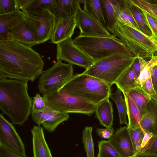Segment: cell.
<instances>
[{
  "mask_svg": "<svg viewBox=\"0 0 157 157\" xmlns=\"http://www.w3.org/2000/svg\"><path fill=\"white\" fill-rule=\"evenodd\" d=\"M44 61L32 48L13 40L0 41V79L33 82L43 71Z\"/></svg>",
  "mask_w": 157,
  "mask_h": 157,
  "instance_id": "obj_1",
  "label": "cell"
},
{
  "mask_svg": "<svg viewBox=\"0 0 157 157\" xmlns=\"http://www.w3.org/2000/svg\"><path fill=\"white\" fill-rule=\"evenodd\" d=\"M33 99L27 82L13 79H0V108L13 125L21 126L31 113Z\"/></svg>",
  "mask_w": 157,
  "mask_h": 157,
  "instance_id": "obj_2",
  "label": "cell"
},
{
  "mask_svg": "<svg viewBox=\"0 0 157 157\" xmlns=\"http://www.w3.org/2000/svg\"><path fill=\"white\" fill-rule=\"evenodd\" d=\"M60 89L96 105L109 98L111 93L106 83L82 73L73 75Z\"/></svg>",
  "mask_w": 157,
  "mask_h": 157,
  "instance_id": "obj_3",
  "label": "cell"
},
{
  "mask_svg": "<svg viewBox=\"0 0 157 157\" xmlns=\"http://www.w3.org/2000/svg\"><path fill=\"white\" fill-rule=\"evenodd\" d=\"M73 40L94 62L115 54L133 56L122 41L113 35L111 37L78 35Z\"/></svg>",
  "mask_w": 157,
  "mask_h": 157,
  "instance_id": "obj_4",
  "label": "cell"
},
{
  "mask_svg": "<svg viewBox=\"0 0 157 157\" xmlns=\"http://www.w3.org/2000/svg\"><path fill=\"white\" fill-rule=\"evenodd\" d=\"M111 33L122 41L133 57L151 58L157 52V45L151 36L131 26L117 22Z\"/></svg>",
  "mask_w": 157,
  "mask_h": 157,
  "instance_id": "obj_5",
  "label": "cell"
},
{
  "mask_svg": "<svg viewBox=\"0 0 157 157\" xmlns=\"http://www.w3.org/2000/svg\"><path fill=\"white\" fill-rule=\"evenodd\" d=\"M137 58L122 54L113 55L94 62L82 73L100 79L111 88Z\"/></svg>",
  "mask_w": 157,
  "mask_h": 157,
  "instance_id": "obj_6",
  "label": "cell"
},
{
  "mask_svg": "<svg viewBox=\"0 0 157 157\" xmlns=\"http://www.w3.org/2000/svg\"><path fill=\"white\" fill-rule=\"evenodd\" d=\"M43 96L48 106L61 112L81 113L89 116L95 113L96 105L62 89Z\"/></svg>",
  "mask_w": 157,
  "mask_h": 157,
  "instance_id": "obj_7",
  "label": "cell"
},
{
  "mask_svg": "<svg viewBox=\"0 0 157 157\" xmlns=\"http://www.w3.org/2000/svg\"><path fill=\"white\" fill-rule=\"evenodd\" d=\"M73 71L72 65L57 61L42 72L37 84L39 92L43 96L60 90L72 78Z\"/></svg>",
  "mask_w": 157,
  "mask_h": 157,
  "instance_id": "obj_8",
  "label": "cell"
},
{
  "mask_svg": "<svg viewBox=\"0 0 157 157\" xmlns=\"http://www.w3.org/2000/svg\"><path fill=\"white\" fill-rule=\"evenodd\" d=\"M25 18L38 44L50 40L55 24L54 14L48 9L37 8L24 12Z\"/></svg>",
  "mask_w": 157,
  "mask_h": 157,
  "instance_id": "obj_9",
  "label": "cell"
},
{
  "mask_svg": "<svg viewBox=\"0 0 157 157\" xmlns=\"http://www.w3.org/2000/svg\"><path fill=\"white\" fill-rule=\"evenodd\" d=\"M57 45V61H64L72 65H75L87 69L94 62L80 49L71 38H69Z\"/></svg>",
  "mask_w": 157,
  "mask_h": 157,
  "instance_id": "obj_10",
  "label": "cell"
},
{
  "mask_svg": "<svg viewBox=\"0 0 157 157\" xmlns=\"http://www.w3.org/2000/svg\"><path fill=\"white\" fill-rule=\"evenodd\" d=\"M0 147L14 154L26 156L24 144L13 124L0 114Z\"/></svg>",
  "mask_w": 157,
  "mask_h": 157,
  "instance_id": "obj_11",
  "label": "cell"
},
{
  "mask_svg": "<svg viewBox=\"0 0 157 157\" xmlns=\"http://www.w3.org/2000/svg\"><path fill=\"white\" fill-rule=\"evenodd\" d=\"M75 17L77 26L80 30L79 36L102 37L113 36L106 28L82 10L80 6L77 11Z\"/></svg>",
  "mask_w": 157,
  "mask_h": 157,
  "instance_id": "obj_12",
  "label": "cell"
},
{
  "mask_svg": "<svg viewBox=\"0 0 157 157\" xmlns=\"http://www.w3.org/2000/svg\"><path fill=\"white\" fill-rule=\"evenodd\" d=\"M54 14L55 24L50 43L57 44L71 38L77 25L75 15L67 17L58 10Z\"/></svg>",
  "mask_w": 157,
  "mask_h": 157,
  "instance_id": "obj_13",
  "label": "cell"
},
{
  "mask_svg": "<svg viewBox=\"0 0 157 157\" xmlns=\"http://www.w3.org/2000/svg\"><path fill=\"white\" fill-rule=\"evenodd\" d=\"M109 141L121 157L135 155L133 146L127 126L117 129Z\"/></svg>",
  "mask_w": 157,
  "mask_h": 157,
  "instance_id": "obj_14",
  "label": "cell"
},
{
  "mask_svg": "<svg viewBox=\"0 0 157 157\" xmlns=\"http://www.w3.org/2000/svg\"><path fill=\"white\" fill-rule=\"evenodd\" d=\"M25 13L20 10L0 14V41L12 40L13 29L25 18Z\"/></svg>",
  "mask_w": 157,
  "mask_h": 157,
  "instance_id": "obj_15",
  "label": "cell"
},
{
  "mask_svg": "<svg viewBox=\"0 0 157 157\" xmlns=\"http://www.w3.org/2000/svg\"><path fill=\"white\" fill-rule=\"evenodd\" d=\"M140 124L145 133L157 135V102L151 98L146 105Z\"/></svg>",
  "mask_w": 157,
  "mask_h": 157,
  "instance_id": "obj_16",
  "label": "cell"
},
{
  "mask_svg": "<svg viewBox=\"0 0 157 157\" xmlns=\"http://www.w3.org/2000/svg\"><path fill=\"white\" fill-rule=\"evenodd\" d=\"M40 116L42 126L46 131L50 133L54 132L61 123L69 118L68 113L55 110L48 105L44 110L40 112Z\"/></svg>",
  "mask_w": 157,
  "mask_h": 157,
  "instance_id": "obj_17",
  "label": "cell"
},
{
  "mask_svg": "<svg viewBox=\"0 0 157 157\" xmlns=\"http://www.w3.org/2000/svg\"><path fill=\"white\" fill-rule=\"evenodd\" d=\"M11 36L12 40L31 48L38 44L36 37L25 18L13 29Z\"/></svg>",
  "mask_w": 157,
  "mask_h": 157,
  "instance_id": "obj_18",
  "label": "cell"
},
{
  "mask_svg": "<svg viewBox=\"0 0 157 157\" xmlns=\"http://www.w3.org/2000/svg\"><path fill=\"white\" fill-rule=\"evenodd\" d=\"M33 157H53L46 141L43 128L34 125L31 129Z\"/></svg>",
  "mask_w": 157,
  "mask_h": 157,
  "instance_id": "obj_19",
  "label": "cell"
},
{
  "mask_svg": "<svg viewBox=\"0 0 157 157\" xmlns=\"http://www.w3.org/2000/svg\"><path fill=\"white\" fill-rule=\"evenodd\" d=\"M95 113L96 117L102 125L106 128L112 126L113 105L109 98L104 99L96 105Z\"/></svg>",
  "mask_w": 157,
  "mask_h": 157,
  "instance_id": "obj_20",
  "label": "cell"
},
{
  "mask_svg": "<svg viewBox=\"0 0 157 157\" xmlns=\"http://www.w3.org/2000/svg\"><path fill=\"white\" fill-rule=\"evenodd\" d=\"M127 7L138 26L139 30L143 33L151 36L152 32L142 9L132 0H125Z\"/></svg>",
  "mask_w": 157,
  "mask_h": 157,
  "instance_id": "obj_21",
  "label": "cell"
},
{
  "mask_svg": "<svg viewBox=\"0 0 157 157\" xmlns=\"http://www.w3.org/2000/svg\"><path fill=\"white\" fill-rule=\"evenodd\" d=\"M81 3L83 10L106 28L101 0H82Z\"/></svg>",
  "mask_w": 157,
  "mask_h": 157,
  "instance_id": "obj_22",
  "label": "cell"
},
{
  "mask_svg": "<svg viewBox=\"0 0 157 157\" xmlns=\"http://www.w3.org/2000/svg\"><path fill=\"white\" fill-rule=\"evenodd\" d=\"M123 94L128 118V128L134 129L140 126V121L141 115L138 107L127 93Z\"/></svg>",
  "mask_w": 157,
  "mask_h": 157,
  "instance_id": "obj_23",
  "label": "cell"
},
{
  "mask_svg": "<svg viewBox=\"0 0 157 157\" xmlns=\"http://www.w3.org/2000/svg\"><path fill=\"white\" fill-rule=\"evenodd\" d=\"M140 62L141 68L140 73L135 82L136 87H142L151 77L153 67L157 65V56H153L149 61L143 58L137 57Z\"/></svg>",
  "mask_w": 157,
  "mask_h": 157,
  "instance_id": "obj_24",
  "label": "cell"
},
{
  "mask_svg": "<svg viewBox=\"0 0 157 157\" xmlns=\"http://www.w3.org/2000/svg\"><path fill=\"white\" fill-rule=\"evenodd\" d=\"M138 78L131 67L120 75L114 84L123 93H127L136 87L135 82Z\"/></svg>",
  "mask_w": 157,
  "mask_h": 157,
  "instance_id": "obj_25",
  "label": "cell"
},
{
  "mask_svg": "<svg viewBox=\"0 0 157 157\" xmlns=\"http://www.w3.org/2000/svg\"><path fill=\"white\" fill-rule=\"evenodd\" d=\"M127 93L137 106L141 116L146 104L151 98L141 87H136Z\"/></svg>",
  "mask_w": 157,
  "mask_h": 157,
  "instance_id": "obj_26",
  "label": "cell"
},
{
  "mask_svg": "<svg viewBox=\"0 0 157 157\" xmlns=\"http://www.w3.org/2000/svg\"><path fill=\"white\" fill-rule=\"evenodd\" d=\"M101 2L106 28L109 32L112 33L117 22L113 0H101Z\"/></svg>",
  "mask_w": 157,
  "mask_h": 157,
  "instance_id": "obj_27",
  "label": "cell"
},
{
  "mask_svg": "<svg viewBox=\"0 0 157 157\" xmlns=\"http://www.w3.org/2000/svg\"><path fill=\"white\" fill-rule=\"evenodd\" d=\"M121 92L117 88L114 93H111L109 98L113 100L116 103L118 111L120 124H126L127 126L126 106L124 99L122 97Z\"/></svg>",
  "mask_w": 157,
  "mask_h": 157,
  "instance_id": "obj_28",
  "label": "cell"
},
{
  "mask_svg": "<svg viewBox=\"0 0 157 157\" xmlns=\"http://www.w3.org/2000/svg\"><path fill=\"white\" fill-rule=\"evenodd\" d=\"M113 1L117 21L134 28L128 18L125 0H113Z\"/></svg>",
  "mask_w": 157,
  "mask_h": 157,
  "instance_id": "obj_29",
  "label": "cell"
},
{
  "mask_svg": "<svg viewBox=\"0 0 157 157\" xmlns=\"http://www.w3.org/2000/svg\"><path fill=\"white\" fill-rule=\"evenodd\" d=\"M81 0H57L58 9L67 17L75 16Z\"/></svg>",
  "mask_w": 157,
  "mask_h": 157,
  "instance_id": "obj_30",
  "label": "cell"
},
{
  "mask_svg": "<svg viewBox=\"0 0 157 157\" xmlns=\"http://www.w3.org/2000/svg\"><path fill=\"white\" fill-rule=\"evenodd\" d=\"M92 127L86 126L82 133V140L87 157H95L94 143L92 136Z\"/></svg>",
  "mask_w": 157,
  "mask_h": 157,
  "instance_id": "obj_31",
  "label": "cell"
},
{
  "mask_svg": "<svg viewBox=\"0 0 157 157\" xmlns=\"http://www.w3.org/2000/svg\"><path fill=\"white\" fill-rule=\"evenodd\" d=\"M97 157H121L109 140L98 141Z\"/></svg>",
  "mask_w": 157,
  "mask_h": 157,
  "instance_id": "obj_32",
  "label": "cell"
},
{
  "mask_svg": "<svg viewBox=\"0 0 157 157\" xmlns=\"http://www.w3.org/2000/svg\"><path fill=\"white\" fill-rule=\"evenodd\" d=\"M128 128L133 146L135 155L140 151L141 144L145 133L140 126L134 129Z\"/></svg>",
  "mask_w": 157,
  "mask_h": 157,
  "instance_id": "obj_33",
  "label": "cell"
},
{
  "mask_svg": "<svg viewBox=\"0 0 157 157\" xmlns=\"http://www.w3.org/2000/svg\"><path fill=\"white\" fill-rule=\"evenodd\" d=\"M37 8L48 9L54 14L58 9L57 0H32L24 12Z\"/></svg>",
  "mask_w": 157,
  "mask_h": 157,
  "instance_id": "obj_34",
  "label": "cell"
},
{
  "mask_svg": "<svg viewBox=\"0 0 157 157\" xmlns=\"http://www.w3.org/2000/svg\"><path fill=\"white\" fill-rule=\"evenodd\" d=\"M142 9L152 32V35L151 37L157 45V17Z\"/></svg>",
  "mask_w": 157,
  "mask_h": 157,
  "instance_id": "obj_35",
  "label": "cell"
},
{
  "mask_svg": "<svg viewBox=\"0 0 157 157\" xmlns=\"http://www.w3.org/2000/svg\"><path fill=\"white\" fill-rule=\"evenodd\" d=\"M18 9H19L17 0H0V14L10 13Z\"/></svg>",
  "mask_w": 157,
  "mask_h": 157,
  "instance_id": "obj_36",
  "label": "cell"
},
{
  "mask_svg": "<svg viewBox=\"0 0 157 157\" xmlns=\"http://www.w3.org/2000/svg\"><path fill=\"white\" fill-rule=\"evenodd\" d=\"M47 106L44 97L36 94L35 96L33 98L31 112H36L44 110Z\"/></svg>",
  "mask_w": 157,
  "mask_h": 157,
  "instance_id": "obj_37",
  "label": "cell"
},
{
  "mask_svg": "<svg viewBox=\"0 0 157 157\" xmlns=\"http://www.w3.org/2000/svg\"><path fill=\"white\" fill-rule=\"evenodd\" d=\"M138 6L157 17V4L150 3L146 0H132Z\"/></svg>",
  "mask_w": 157,
  "mask_h": 157,
  "instance_id": "obj_38",
  "label": "cell"
},
{
  "mask_svg": "<svg viewBox=\"0 0 157 157\" xmlns=\"http://www.w3.org/2000/svg\"><path fill=\"white\" fill-rule=\"evenodd\" d=\"M140 152H149L157 154V135L152 136Z\"/></svg>",
  "mask_w": 157,
  "mask_h": 157,
  "instance_id": "obj_39",
  "label": "cell"
},
{
  "mask_svg": "<svg viewBox=\"0 0 157 157\" xmlns=\"http://www.w3.org/2000/svg\"><path fill=\"white\" fill-rule=\"evenodd\" d=\"M142 87L151 98L157 102V94L154 89L151 77L146 82Z\"/></svg>",
  "mask_w": 157,
  "mask_h": 157,
  "instance_id": "obj_40",
  "label": "cell"
},
{
  "mask_svg": "<svg viewBox=\"0 0 157 157\" xmlns=\"http://www.w3.org/2000/svg\"><path fill=\"white\" fill-rule=\"evenodd\" d=\"M114 130L112 127L106 128H97L96 132L100 137L109 140L114 133Z\"/></svg>",
  "mask_w": 157,
  "mask_h": 157,
  "instance_id": "obj_41",
  "label": "cell"
},
{
  "mask_svg": "<svg viewBox=\"0 0 157 157\" xmlns=\"http://www.w3.org/2000/svg\"><path fill=\"white\" fill-rule=\"evenodd\" d=\"M0 157H28L17 155L12 153L4 148L0 147Z\"/></svg>",
  "mask_w": 157,
  "mask_h": 157,
  "instance_id": "obj_42",
  "label": "cell"
},
{
  "mask_svg": "<svg viewBox=\"0 0 157 157\" xmlns=\"http://www.w3.org/2000/svg\"><path fill=\"white\" fill-rule=\"evenodd\" d=\"M19 9L24 12L28 8L32 0H17Z\"/></svg>",
  "mask_w": 157,
  "mask_h": 157,
  "instance_id": "obj_43",
  "label": "cell"
},
{
  "mask_svg": "<svg viewBox=\"0 0 157 157\" xmlns=\"http://www.w3.org/2000/svg\"><path fill=\"white\" fill-rule=\"evenodd\" d=\"M131 67L137 76L138 77L140 73L141 68L140 62L138 58L135 60Z\"/></svg>",
  "mask_w": 157,
  "mask_h": 157,
  "instance_id": "obj_44",
  "label": "cell"
},
{
  "mask_svg": "<svg viewBox=\"0 0 157 157\" xmlns=\"http://www.w3.org/2000/svg\"><path fill=\"white\" fill-rule=\"evenodd\" d=\"M152 136L153 135L151 133H145L141 144V151L146 145Z\"/></svg>",
  "mask_w": 157,
  "mask_h": 157,
  "instance_id": "obj_45",
  "label": "cell"
},
{
  "mask_svg": "<svg viewBox=\"0 0 157 157\" xmlns=\"http://www.w3.org/2000/svg\"><path fill=\"white\" fill-rule=\"evenodd\" d=\"M133 157H157V154L149 152H140Z\"/></svg>",
  "mask_w": 157,
  "mask_h": 157,
  "instance_id": "obj_46",
  "label": "cell"
},
{
  "mask_svg": "<svg viewBox=\"0 0 157 157\" xmlns=\"http://www.w3.org/2000/svg\"><path fill=\"white\" fill-rule=\"evenodd\" d=\"M151 77L152 79H157V67H154L151 71Z\"/></svg>",
  "mask_w": 157,
  "mask_h": 157,
  "instance_id": "obj_47",
  "label": "cell"
},
{
  "mask_svg": "<svg viewBox=\"0 0 157 157\" xmlns=\"http://www.w3.org/2000/svg\"><path fill=\"white\" fill-rule=\"evenodd\" d=\"M151 80L154 89L157 94V79H151Z\"/></svg>",
  "mask_w": 157,
  "mask_h": 157,
  "instance_id": "obj_48",
  "label": "cell"
},
{
  "mask_svg": "<svg viewBox=\"0 0 157 157\" xmlns=\"http://www.w3.org/2000/svg\"><path fill=\"white\" fill-rule=\"evenodd\" d=\"M155 54H156V55H157V53L156 52V53Z\"/></svg>",
  "mask_w": 157,
  "mask_h": 157,
  "instance_id": "obj_49",
  "label": "cell"
},
{
  "mask_svg": "<svg viewBox=\"0 0 157 157\" xmlns=\"http://www.w3.org/2000/svg\"><path fill=\"white\" fill-rule=\"evenodd\" d=\"M156 66H157V65H156Z\"/></svg>",
  "mask_w": 157,
  "mask_h": 157,
  "instance_id": "obj_50",
  "label": "cell"
}]
</instances>
